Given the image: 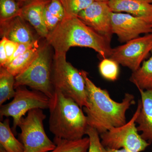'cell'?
<instances>
[{"mask_svg":"<svg viewBox=\"0 0 152 152\" xmlns=\"http://www.w3.org/2000/svg\"><path fill=\"white\" fill-rule=\"evenodd\" d=\"M81 72L86 87L87 104L83 110L88 126L100 135L112 128L125 124L127 111L136 103L134 96L126 93L121 102H115L107 90L96 86L89 78L86 71Z\"/></svg>","mask_w":152,"mask_h":152,"instance_id":"obj_1","label":"cell"},{"mask_svg":"<svg viewBox=\"0 0 152 152\" xmlns=\"http://www.w3.org/2000/svg\"><path fill=\"white\" fill-rule=\"evenodd\" d=\"M53 47L55 54L66 55L72 47L90 48L103 58L110 57L112 48L110 42L78 18H64L46 39Z\"/></svg>","mask_w":152,"mask_h":152,"instance_id":"obj_2","label":"cell"},{"mask_svg":"<svg viewBox=\"0 0 152 152\" xmlns=\"http://www.w3.org/2000/svg\"><path fill=\"white\" fill-rule=\"evenodd\" d=\"M50 99L49 129L55 138L64 140H80L86 134L88 127L86 115L75 101L55 89Z\"/></svg>","mask_w":152,"mask_h":152,"instance_id":"obj_3","label":"cell"},{"mask_svg":"<svg viewBox=\"0 0 152 152\" xmlns=\"http://www.w3.org/2000/svg\"><path fill=\"white\" fill-rule=\"evenodd\" d=\"M52 83L55 90L71 98L82 108L87 106L86 82L81 71L68 62L66 55L54 56Z\"/></svg>","mask_w":152,"mask_h":152,"instance_id":"obj_4","label":"cell"},{"mask_svg":"<svg viewBox=\"0 0 152 152\" xmlns=\"http://www.w3.org/2000/svg\"><path fill=\"white\" fill-rule=\"evenodd\" d=\"M50 46L45 43L40 47L37 56L23 72L15 77V88L28 86L42 93L50 99L55 90L52 83L53 61Z\"/></svg>","mask_w":152,"mask_h":152,"instance_id":"obj_5","label":"cell"},{"mask_svg":"<svg viewBox=\"0 0 152 152\" xmlns=\"http://www.w3.org/2000/svg\"><path fill=\"white\" fill-rule=\"evenodd\" d=\"M46 118L42 110L35 109L28 112L21 120L19 138L24 147V152H48L56 148V144L49 139L44 129Z\"/></svg>","mask_w":152,"mask_h":152,"instance_id":"obj_6","label":"cell"},{"mask_svg":"<svg viewBox=\"0 0 152 152\" xmlns=\"http://www.w3.org/2000/svg\"><path fill=\"white\" fill-rule=\"evenodd\" d=\"M142 107L141 100L131 119L125 124L113 127L100 134L101 142L106 148L125 149L132 152L143 151L150 143L139 134L136 126V120Z\"/></svg>","mask_w":152,"mask_h":152,"instance_id":"obj_7","label":"cell"},{"mask_svg":"<svg viewBox=\"0 0 152 152\" xmlns=\"http://www.w3.org/2000/svg\"><path fill=\"white\" fill-rule=\"evenodd\" d=\"M50 99L41 92L30 91L25 86L18 87L12 100L0 108L1 118L11 117L13 119L12 131L16 132V129L23 117L31 110L49 109Z\"/></svg>","mask_w":152,"mask_h":152,"instance_id":"obj_8","label":"cell"},{"mask_svg":"<svg viewBox=\"0 0 152 152\" xmlns=\"http://www.w3.org/2000/svg\"><path fill=\"white\" fill-rule=\"evenodd\" d=\"M152 50V33H151L112 48L109 58L133 72L140 67Z\"/></svg>","mask_w":152,"mask_h":152,"instance_id":"obj_9","label":"cell"},{"mask_svg":"<svg viewBox=\"0 0 152 152\" xmlns=\"http://www.w3.org/2000/svg\"><path fill=\"white\" fill-rule=\"evenodd\" d=\"M152 20L129 14L113 12L111 24L113 34L120 42L126 43L140 37L142 34L152 33Z\"/></svg>","mask_w":152,"mask_h":152,"instance_id":"obj_10","label":"cell"},{"mask_svg":"<svg viewBox=\"0 0 152 152\" xmlns=\"http://www.w3.org/2000/svg\"><path fill=\"white\" fill-rule=\"evenodd\" d=\"M113 11L108 3L94 1L77 18L101 35L111 41L113 32L111 24Z\"/></svg>","mask_w":152,"mask_h":152,"instance_id":"obj_11","label":"cell"},{"mask_svg":"<svg viewBox=\"0 0 152 152\" xmlns=\"http://www.w3.org/2000/svg\"><path fill=\"white\" fill-rule=\"evenodd\" d=\"M50 0H31L23 4L20 16L29 23L41 37L45 38L48 35L45 19L44 11Z\"/></svg>","mask_w":152,"mask_h":152,"instance_id":"obj_12","label":"cell"},{"mask_svg":"<svg viewBox=\"0 0 152 152\" xmlns=\"http://www.w3.org/2000/svg\"><path fill=\"white\" fill-rule=\"evenodd\" d=\"M26 21L20 16H18L0 23L1 37L19 44L38 40Z\"/></svg>","mask_w":152,"mask_h":152,"instance_id":"obj_13","label":"cell"},{"mask_svg":"<svg viewBox=\"0 0 152 152\" xmlns=\"http://www.w3.org/2000/svg\"><path fill=\"white\" fill-rule=\"evenodd\" d=\"M142 107L136 120L137 129L142 132L141 136L145 140L152 141V90L140 89Z\"/></svg>","mask_w":152,"mask_h":152,"instance_id":"obj_14","label":"cell"},{"mask_svg":"<svg viewBox=\"0 0 152 152\" xmlns=\"http://www.w3.org/2000/svg\"><path fill=\"white\" fill-rule=\"evenodd\" d=\"M108 4L113 12H126L152 20V4L137 0H109Z\"/></svg>","mask_w":152,"mask_h":152,"instance_id":"obj_15","label":"cell"},{"mask_svg":"<svg viewBox=\"0 0 152 152\" xmlns=\"http://www.w3.org/2000/svg\"><path fill=\"white\" fill-rule=\"evenodd\" d=\"M149 59L144 61L137 70L133 72L130 81L138 90H152V50Z\"/></svg>","mask_w":152,"mask_h":152,"instance_id":"obj_16","label":"cell"},{"mask_svg":"<svg viewBox=\"0 0 152 152\" xmlns=\"http://www.w3.org/2000/svg\"><path fill=\"white\" fill-rule=\"evenodd\" d=\"M14 134L10 126L9 119L0 122V146L7 152H24L23 145Z\"/></svg>","mask_w":152,"mask_h":152,"instance_id":"obj_17","label":"cell"},{"mask_svg":"<svg viewBox=\"0 0 152 152\" xmlns=\"http://www.w3.org/2000/svg\"><path fill=\"white\" fill-rule=\"evenodd\" d=\"M40 47L29 50L16 57L4 67L15 77L18 75L26 70L34 61L39 54Z\"/></svg>","mask_w":152,"mask_h":152,"instance_id":"obj_18","label":"cell"},{"mask_svg":"<svg viewBox=\"0 0 152 152\" xmlns=\"http://www.w3.org/2000/svg\"><path fill=\"white\" fill-rule=\"evenodd\" d=\"M54 142L56 148L48 152H88L90 141L88 137L73 140L54 137Z\"/></svg>","mask_w":152,"mask_h":152,"instance_id":"obj_19","label":"cell"},{"mask_svg":"<svg viewBox=\"0 0 152 152\" xmlns=\"http://www.w3.org/2000/svg\"><path fill=\"white\" fill-rule=\"evenodd\" d=\"M15 77L4 67H0V106L13 98L15 94Z\"/></svg>","mask_w":152,"mask_h":152,"instance_id":"obj_20","label":"cell"},{"mask_svg":"<svg viewBox=\"0 0 152 152\" xmlns=\"http://www.w3.org/2000/svg\"><path fill=\"white\" fill-rule=\"evenodd\" d=\"M64 12V18H77L81 11L88 7L94 0H60Z\"/></svg>","mask_w":152,"mask_h":152,"instance_id":"obj_21","label":"cell"},{"mask_svg":"<svg viewBox=\"0 0 152 152\" xmlns=\"http://www.w3.org/2000/svg\"><path fill=\"white\" fill-rule=\"evenodd\" d=\"M22 6L15 0H0V23L20 16Z\"/></svg>","mask_w":152,"mask_h":152,"instance_id":"obj_22","label":"cell"},{"mask_svg":"<svg viewBox=\"0 0 152 152\" xmlns=\"http://www.w3.org/2000/svg\"><path fill=\"white\" fill-rule=\"evenodd\" d=\"M99 71L104 78L111 81L118 79L119 73V64L110 58H105L101 61L99 66Z\"/></svg>","mask_w":152,"mask_h":152,"instance_id":"obj_23","label":"cell"},{"mask_svg":"<svg viewBox=\"0 0 152 152\" xmlns=\"http://www.w3.org/2000/svg\"><path fill=\"white\" fill-rule=\"evenodd\" d=\"M86 135L90 141L88 152H107V148L102 144L100 136L96 130L89 126Z\"/></svg>","mask_w":152,"mask_h":152,"instance_id":"obj_24","label":"cell"},{"mask_svg":"<svg viewBox=\"0 0 152 152\" xmlns=\"http://www.w3.org/2000/svg\"><path fill=\"white\" fill-rule=\"evenodd\" d=\"M46 7L51 13L62 20L64 17V12L60 0H50Z\"/></svg>","mask_w":152,"mask_h":152,"instance_id":"obj_25","label":"cell"},{"mask_svg":"<svg viewBox=\"0 0 152 152\" xmlns=\"http://www.w3.org/2000/svg\"><path fill=\"white\" fill-rule=\"evenodd\" d=\"M44 19L45 23L49 32L54 29L60 22L61 21L60 19L49 12L46 6L44 11Z\"/></svg>","mask_w":152,"mask_h":152,"instance_id":"obj_26","label":"cell"},{"mask_svg":"<svg viewBox=\"0 0 152 152\" xmlns=\"http://www.w3.org/2000/svg\"><path fill=\"white\" fill-rule=\"evenodd\" d=\"M39 41L37 40L35 42L31 43H23L19 44L18 47L17 48L16 51L15 52V53L11 58V59L9 61L8 63L6 65L8 64L9 63L11 62L12 60H13L15 58L20 56L23 54L25 53L26 52L28 51L29 50H31L34 48H38L39 47Z\"/></svg>","mask_w":152,"mask_h":152,"instance_id":"obj_27","label":"cell"},{"mask_svg":"<svg viewBox=\"0 0 152 152\" xmlns=\"http://www.w3.org/2000/svg\"><path fill=\"white\" fill-rule=\"evenodd\" d=\"M19 44L7 39L5 43V48L6 54H7V62L6 65L8 63L9 61L13 56Z\"/></svg>","mask_w":152,"mask_h":152,"instance_id":"obj_28","label":"cell"},{"mask_svg":"<svg viewBox=\"0 0 152 152\" xmlns=\"http://www.w3.org/2000/svg\"><path fill=\"white\" fill-rule=\"evenodd\" d=\"M7 38H2L0 42V66L1 67H4L7 62V54H6L5 43Z\"/></svg>","mask_w":152,"mask_h":152,"instance_id":"obj_29","label":"cell"},{"mask_svg":"<svg viewBox=\"0 0 152 152\" xmlns=\"http://www.w3.org/2000/svg\"><path fill=\"white\" fill-rule=\"evenodd\" d=\"M107 152H132L125 149H111L107 148Z\"/></svg>","mask_w":152,"mask_h":152,"instance_id":"obj_30","label":"cell"},{"mask_svg":"<svg viewBox=\"0 0 152 152\" xmlns=\"http://www.w3.org/2000/svg\"><path fill=\"white\" fill-rule=\"evenodd\" d=\"M15 1H16L18 2L20 4L22 5H23L25 3L28 2L29 1L31 0H15Z\"/></svg>","mask_w":152,"mask_h":152,"instance_id":"obj_31","label":"cell"},{"mask_svg":"<svg viewBox=\"0 0 152 152\" xmlns=\"http://www.w3.org/2000/svg\"><path fill=\"white\" fill-rule=\"evenodd\" d=\"M137 1L149 3V4H152V0H137Z\"/></svg>","mask_w":152,"mask_h":152,"instance_id":"obj_32","label":"cell"},{"mask_svg":"<svg viewBox=\"0 0 152 152\" xmlns=\"http://www.w3.org/2000/svg\"><path fill=\"white\" fill-rule=\"evenodd\" d=\"M0 152H7L6 151V150L2 148L1 146H0Z\"/></svg>","mask_w":152,"mask_h":152,"instance_id":"obj_33","label":"cell"},{"mask_svg":"<svg viewBox=\"0 0 152 152\" xmlns=\"http://www.w3.org/2000/svg\"><path fill=\"white\" fill-rule=\"evenodd\" d=\"M94 1H97L104 2L108 3L109 0H94Z\"/></svg>","mask_w":152,"mask_h":152,"instance_id":"obj_34","label":"cell"},{"mask_svg":"<svg viewBox=\"0 0 152 152\" xmlns=\"http://www.w3.org/2000/svg\"><path fill=\"white\" fill-rule=\"evenodd\" d=\"M151 24H152V21H151Z\"/></svg>","mask_w":152,"mask_h":152,"instance_id":"obj_35","label":"cell"}]
</instances>
